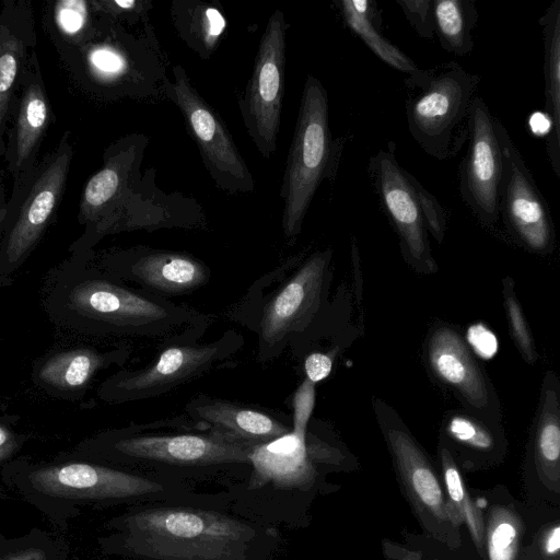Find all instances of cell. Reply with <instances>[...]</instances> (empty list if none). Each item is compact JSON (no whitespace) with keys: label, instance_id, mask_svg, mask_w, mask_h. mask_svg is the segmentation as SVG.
Here are the masks:
<instances>
[{"label":"cell","instance_id":"cell-36","mask_svg":"<svg viewBox=\"0 0 560 560\" xmlns=\"http://www.w3.org/2000/svg\"><path fill=\"white\" fill-rule=\"evenodd\" d=\"M144 1L137 0H101L90 1V4L95 11H100L113 16L118 15H141L145 10Z\"/></svg>","mask_w":560,"mask_h":560},{"label":"cell","instance_id":"cell-12","mask_svg":"<svg viewBox=\"0 0 560 560\" xmlns=\"http://www.w3.org/2000/svg\"><path fill=\"white\" fill-rule=\"evenodd\" d=\"M494 117L480 97H472L467 115L468 149L460 171V195L485 224L499 217V185L502 154Z\"/></svg>","mask_w":560,"mask_h":560},{"label":"cell","instance_id":"cell-14","mask_svg":"<svg viewBox=\"0 0 560 560\" xmlns=\"http://www.w3.org/2000/svg\"><path fill=\"white\" fill-rule=\"evenodd\" d=\"M28 479L38 492L67 499H125L163 490L150 479L80 462L36 468Z\"/></svg>","mask_w":560,"mask_h":560},{"label":"cell","instance_id":"cell-17","mask_svg":"<svg viewBox=\"0 0 560 560\" xmlns=\"http://www.w3.org/2000/svg\"><path fill=\"white\" fill-rule=\"evenodd\" d=\"M108 446L127 457L178 466L249 463L252 448L212 435H129L114 439Z\"/></svg>","mask_w":560,"mask_h":560},{"label":"cell","instance_id":"cell-44","mask_svg":"<svg viewBox=\"0 0 560 560\" xmlns=\"http://www.w3.org/2000/svg\"><path fill=\"white\" fill-rule=\"evenodd\" d=\"M560 547V528L556 527L553 532L551 533V536L548 539L547 542V551L549 553L556 552Z\"/></svg>","mask_w":560,"mask_h":560},{"label":"cell","instance_id":"cell-45","mask_svg":"<svg viewBox=\"0 0 560 560\" xmlns=\"http://www.w3.org/2000/svg\"><path fill=\"white\" fill-rule=\"evenodd\" d=\"M512 552V548H508L505 550H495L490 548V558L491 560H511Z\"/></svg>","mask_w":560,"mask_h":560},{"label":"cell","instance_id":"cell-19","mask_svg":"<svg viewBox=\"0 0 560 560\" xmlns=\"http://www.w3.org/2000/svg\"><path fill=\"white\" fill-rule=\"evenodd\" d=\"M35 44L31 9L24 2H8L0 13V156L5 150L4 133L23 69Z\"/></svg>","mask_w":560,"mask_h":560},{"label":"cell","instance_id":"cell-3","mask_svg":"<svg viewBox=\"0 0 560 560\" xmlns=\"http://www.w3.org/2000/svg\"><path fill=\"white\" fill-rule=\"evenodd\" d=\"M73 150L66 132L57 148L25 175L13 182L0 238V287L35 249L61 201Z\"/></svg>","mask_w":560,"mask_h":560},{"label":"cell","instance_id":"cell-9","mask_svg":"<svg viewBox=\"0 0 560 560\" xmlns=\"http://www.w3.org/2000/svg\"><path fill=\"white\" fill-rule=\"evenodd\" d=\"M424 355L432 374L454 392L465 410L489 424L499 423L501 411L495 389L454 328L444 324L431 328Z\"/></svg>","mask_w":560,"mask_h":560},{"label":"cell","instance_id":"cell-32","mask_svg":"<svg viewBox=\"0 0 560 560\" xmlns=\"http://www.w3.org/2000/svg\"><path fill=\"white\" fill-rule=\"evenodd\" d=\"M314 383L305 378L293 398V430L306 432L315 402Z\"/></svg>","mask_w":560,"mask_h":560},{"label":"cell","instance_id":"cell-23","mask_svg":"<svg viewBox=\"0 0 560 560\" xmlns=\"http://www.w3.org/2000/svg\"><path fill=\"white\" fill-rule=\"evenodd\" d=\"M347 25L385 63L407 73L406 83L423 84L430 70L420 69L406 54L381 33V16L371 0H341L337 2Z\"/></svg>","mask_w":560,"mask_h":560},{"label":"cell","instance_id":"cell-15","mask_svg":"<svg viewBox=\"0 0 560 560\" xmlns=\"http://www.w3.org/2000/svg\"><path fill=\"white\" fill-rule=\"evenodd\" d=\"M14 95L5 141L4 160L13 182L30 172L51 120V109L35 51H32Z\"/></svg>","mask_w":560,"mask_h":560},{"label":"cell","instance_id":"cell-34","mask_svg":"<svg viewBox=\"0 0 560 560\" xmlns=\"http://www.w3.org/2000/svg\"><path fill=\"white\" fill-rule=\"evenodd\" d=\"M412 485L421 500L430 506L441 503V489L429 468L418 467L412 471Z\"/></svg>","mask_w":560,"mask_h":560},{"label":"cell","instance_id":"cell-20","mask_svg":"<svg viewBox=\"0 0 560 560\" xmlns=\"http://www.w3.org/2000/svg\"><path fill=\"white\" fill-rule=\"evenodd\" d=\"M187 410L212 436L250 448L290 432L287 425L264 412L209 397L194 399Z\"/></svg>","mask_w":560,"mask_h":560},{"label":"cell","instance_id":"cell-30","mask_svg":"<svg viewBox=\"0 0 560 560\" xmlns=\"http://www.w3.org/2000/svg\"><path fill=\"white\" fill-rule=\"evenodd\" d=\"M406 176L416 194L425 228L439 243H442L445 234L446 218L441 203L412 174L406 171Z\"/></svg>","mask_w":560,"mask_h":560},{"label":"cell","instance_id":"cell-27","mask_svg":"<svg viewBox=\"0 0 560 560\" xmlns=\"http://www.w3.org/2000/svg\"><path fill=\"white\" fill-rule=\"evenodd\" d=\"M444 429L454 441L476 450H489L494 444L490 424L467 410L445 413Z\"/></svg>","mask_w":560,"mask_h":560},{"label":"cell","instance_id":"cell-37","mask_svg":"<svg viewBox=\"0 0 560 560\" xmlns=\"http://www.w3.org/2000/svg\"><path fill=\"white\" fill-rule=\"evenodd\" d=\"M331 366L332 359L330 355L322 352L311 353L304 362L306 378L314 384L318 383L329 375Z\"/></svg>","mask_w":560,"mask_h":560},{"label":"cell","instance_id":"cell-2","mask_svg":"<svg viewBox=\"0 0 560 560\" xmlns=\"http://www.w3.org/2000/svg\"><path fill=\"white\" fill-rule=\"evenodd\" d=\"M127 527L129 547L154 560H231L253 535L226 515L184 508L140 511Z\"/></svg>","mask_w":560,"mask_h":560},{"label":"cell","instance_id":"cell-26","mask_svg":"<svg viewBox=\"0 0 560 560\" xmlns=\"http://www.w3.org/2000/svg\"><path fill=\"white\" fill-rule=\"evenodd\" d=\"M434 33L441 47L463 57L471 52L478 13L471 0H432Z\"/></svg>","mask_w":560,"mask_h":560},{"label":"cell","instance_id":"cell-1","mask_svg":"<svg viewBox=\"0 0 560 560\" xmlns=\"http://www.w3.org/2000/svg\"><path fill=\"white\" fill-rule=\"evenodd\" d=\"M91 253H72L49 275L43 305L51 322L80 334H145L178 322L164 306L107 279L90 265Z\"/></svg>","mask_w":560,"mask_h":560},{"label":"cell","instance_id":"cell-41","mask_svg":"<svg viewBox=\"0 0 560 560\" xmlns=\"http://www.w3.org/2000/svg\"><path fill=\"white\" fill-rule=\"evenodd\" d=\"M0 560H48L44 550L38 548H27L12 553H8Z\"/></svg>","mask_w":560,"mask_h":560},{"label":"cell","instance_id":"cell-29","mask_svg":"<svg viewBox=\"0 0 560 560\" xmlns=\"http://www.w3.org/2000/svg\"><path fill=\"white\" fill-rule=\"evenodd\" d=\"M89 4L86 1H59L54 9L56 25L62 35L80 39L86 35L89 26Z\"/></svg>","mask_w":560,"mask_h":560},{"label":"cell","instance_id":"cell-24","mask_svg":"<svg viewBox=\"0 0 560 560\" xmlns=\"http://www.w3.org/2000/svg\"><path fill=\"white\" fill-rule=\"evenodd\" d=\"M539 24L544 35L545 115L550 122L547 153L560 177V0L546 9Z\"/></svg>","mask_w":560,"mask_h":560},{"label":"cell","instance_id":"cell-16","mask_svg":"<svg viewBox=\"0 0 560 560\" xmlns=\"http://www.w3.org/2000/svg\"><path fill=\"white\" fill-rule=\"evenodd\" d=\"M330 250L313 255L266 305L260 322L261 346H280L304 328L320 302Z\"/></svg>","mask_w":560,"mask_h":560},{"label":"cell","instance_id":"cell-35","mask_svg":"<svg viewBox=\"0 0 560 560\" xmlns=\"http://www.w3.org/2000/svg\"><path fill=\"white\" fill-rule=\"evenodd\" d=\"M14 416H0V464L9 459L22 445L25 435L16 432L12 423Z\"/></svg>","mask_w":560,"mask_h":560},{"label":"cell","instance_id":"cell-10","mask_svg":"<svg viewBox=\"0 0 560 560\" xmlns=\"http://www.w3.org/2000/svg\"><path fill=\"white\" fill-rule=\"evenodd\" d=\"M230 350L232 342L228 338L205 346L168 347L145 369L107 378L98 395L106 401L118 402L162 394L207 372Z\"/></svg>","mask_w":560,"mask_h":560},{"label":"cell","instance_id":"cell-22","mask_svg":"<svg viewBox=\"0 0 560 560\" xmlns=\"http://www.w3.org/2000/svg\"><path fill=\"white\" fill-rule=\"evenodd\" d=\"M130 275L148 288L166 294H184L203 285L209 272L198 259L178 253L156 252L138 258Z\"/></svg>","mask_w":560,"mask_h":560},{"label":"cell","instance_id":"cell-11","mask_svg":"<svg viewBox=\"0 0 560 560\" xmlns=\"http://www.w3.org/2000/svg\"><path fill=\"white\" fill-rule=\"evenodd\" d=\"M393 142L370 159L369 173L381 203L393 222L401 252L418 271L433 273L438 266L432 257L425 225L416 194L396 159Z\"/></svg>","mask_w":560,"mask_h":560},{"label":"cell","instance_id":"cell-8","mask_svg":"<svg viewBox=\"0 0 560 560\" xmlns=\"http://www.w3.org/2000/svg\"><path fill=\"white\" fill-rule=\"evenodd\" d=\"M502 154L499 212L511 234L530 250L546 253L555 243L548 205L500 120H493Z\"/></svg>","mask_w":560,"mask_h":560},{"label":"cell","instance_id":"cell-18","mask_svg":"<svg viewBox=\"0 0 560 560\" xmlns=\"http://www.w3.org/2000/svg\"><path fill=\"white\" fill-rule=\"evenodd\" d=\"M122 355L121 351L101 352L89 347L50 352L34 361L32 380L55 398L81 399L96 373Z\"/></svg>","mask_w":560,"mask_h":560},{"label":"cell","instance_id":"cell-6","mask_svg":"<svg viewBox=\"0 0 560 560\" xmlns=\"http://www.w3.org/2000/svg\"><path fill=\"white\" fill-rule=\"evenodd\" d=\"M284 13L269 18L255 57L253 73L238 98L243 124L258 152L270 159L277 150L284 93L287 31Z\"/></svg>","mask_w":560,"mask_h":560},{"label":"cell","instance_id":"cell-33","mask_svg":"<svg viewBox=\"0 0 560 560\" xmlns=\"http://www.w3.org/2000/svg\"><path fill=\"white\" fill-rule=\"evenodd\" d=\"M466 339L472 351L481 359L489 360L498 352L499 343L495 335L481 323L468 328Z\"/></svg>","mask_w":560,"mask_h":560},{"label":"cell","instance_id":"cell-28","mask_svg":"<svg viewBox=\"0 0 560 560\" xmlns=\"http://www.w3.org/2000/svg\"><path fill=\"white\" fill-rule=\"evenodd\" d=\"M503 298L512 338L523 359L527 363L533 364L537 361L538 357L535 342L516 298L514 282L510 277L503 279Z\"/></svg>","mask_w":560,"mask_h":560},{"label":"cell","instance_id":"cell-38","mask_svg":"<svg viewBox=\"0 0 560 560\" xmlns=\"http://www.w3.org/2000/svg\"><path fill=\"white\" fill-rule=\"evenodd\" d=\"M90 60L100 71L117 73L125 66L122 57L109 48H98L91 51Z\"/></svg>","mask_w":560,"mask_h":560},{"label":"cell","instance_id":"cell-43","mask_svg":"<svg viewBox=\"0 0 560 560\" xmlns=\"http://www.w3.org/2000/svg\"><path fill=\"white\" fill-rule=\"evenodd\" d=\"M545 119H548L546 115L540 113H535L530 117L529 126L534 133L542 135L548 133L550 130V124L549 122H542Z\"/></svg>","mask_w":560,"mask_h":560},{"label":"cell","instance_id":"cell-42","mask_svg":"<svg viewBox=\"0 0 560 560\" xmlns=\"http://www.w3.org/2000/svg\"><path fill=\"white\" fill-rule=\"evenodd\" d=\"M2 156H0V238L3 232V224L7 213V196H5V187L3 182V172H2Z\"/></svg>","mask_w":560,"mask_h":560},{"label":"cell","instance_id":"cell-5","mask_svg":"<svg viewBox=\"0 0 560 560\" xmlns=\"http://www.w3.org/2000/svg\"><path fill=\"white\" fill-rule=\"evenodd\" d=\"M477 82V75L451 61L430 70L423 84L406 83L408 129L425 153L438 160L454 154V132L467 119Z\"/></svg>","mask_w":560,"mask_h":560},{"label":"cell","instance_id":"cell-13","mask_svg":"<svg viewBox=\"0 0 560 560\" xmlns=\"http://www.w3.org/2000/svg\"><path fill=\"white\" fill-rule=\"evenodd\" d=\"M143 144L137 136L117 143L108 150L104 166L88 180L79 207V222L85 225V232L72 244L71 253L91 252L104 234L112 232L121 196L139 168Z\"/></svg>","mask_w":560,"mask_h":560},{"label":"cell","instance_id":"cell-31","mask_svg":"<svg viewBox=\"0 0 560 560\" xmlns=\"http://www.w3.org/2000/svg\"><path fill=\"white\" fill-rule=\"evenodd\" d=\"M417 34L423 38L434 35L432 0H396Z\"/></svg>","mask_w":560,"mask_h":560},{"label":"cell","instance_id":"cell-7","mask_svg":"<svg viewBox=\"0 0 560 560\" xmlns=\"http://www.w3.org/2000/svg\"><path fill=\"white\" fill-rule=\"evenodd\" d=\"M173 77L165 90L180 109L214 184L231 195L252 192L253 175L225 124L194 88L180 65L173 67Z\"/></svg>","mask_w":560,"mask_h":560},{"label":"cell","instance_id":"cell-40","mask_svg":"<svg viewBox=\"0 0 560 560\" xmlns=\"http://www.w3.org/2000/svg\"><path fill=\"white\" fill-rule=\"evenodd\" d=\"M445 480L452 500L455 502H460L464 498V490L462 487L459 474L455 467L446 468Z\"/></svg>","mask_w":560,"mask_h":560},{"label":"cell","instance_id":"cell-25","mask_svg":"<svg viewBox=\"0 0 560 560\" xmlns=\"http://www.w3.org/2000/svg\"><path fill=\"white\" fill-rule=\"evenodd\" d=\"M172 19L179 37L202 59L217 49L226 21L221 11L202 1H174Z\"/></svg>","mask_w":560,"mask_h":560},{"label":"cell","instance_id":"cell-4","mask_svg":"<svg viewBox=\"0 0 560 560\" xmlns=\"http://www.w3.org/2000/svg\"><path fill=\"white\" fill-rule=\"evenodd\" d=\"M334 154L328 95L322 82L307 74L280 189L282 230L288 238L301 232L313 197L332 167Z\"/></svg>","mask_w":560,"mask_h":560},{"label":"cell","instance_id":"cell-39","mask_svg":"<svg viewBox=\"0 0 560 560\" xmlns=\"http://www.w3.org/2000/svg\"><path fill=\"white\" fill-rule=\"evenodd\" d=\"M515 535L516 532L511 524L502 523L494 529L492 534L490 548H493L495 550H505L508 548H511Z\"/></svg>","mask_w":560,"mask_h":560},{"label":"cell","instance_id":"cell-21","mask_svg":"<svg viewBox=\"0 0 560 560\" xmlns=\"http://www.w3.org/2000/svg\"><path fill=\"white\" fill-rule=\"evenodd\" d=\"M307 453L306 432L298 430L253 447L249 463L254 472L249 488L258 489L267 483L278 488L302 485L312 474Z\"/></svg>","mask_w":560,"mask_h":560}]
</instances>
